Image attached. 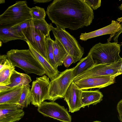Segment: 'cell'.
Segmentation results:
<instances>
[{
  "label": "cell",
  "instance_id": "d590c367",
  "mask_svg": "<svg viewBox=\"0 0 122 122\" xmlns=\"http://www.w3.org/2000/svg\"><path fill=\"white\" fill-rule=\"evenodd\" d=\"M119 8L120 10H122V4L119 7Z\"/></svg>",
  "mask_w": 122,
  "mask_h": 122
},
{
  "label": "cell",
  "instance_id": "5b68a950",
  "mask_svg": "<svg viewBox=\"0 0 122 122\" xmlns=\"http://www.w3.org/2000/svg\"><path fill=\"white\" fill-rule=\"evenodd\" d=\"M49 25L55 38L60 41L68 54L73 57L74 63L80 61L84 53V48L65 29L57 26L54 27L51 23Z\"/></svg>",
  "mask_w": 122,
  "mask_h": 122
},
{
  "label": "cell",
  "instance_id": "83f0119b",
  "mask_svg": "<svg viewBox=\"0 0 122 122\" xmlns=\"http://www.w3.org/2000/svg\"><path fill=\"white\" fill-rule=\"evenodd\" d=\"M12 64L8 59L6 55L0 56V71L10 66Z\"/></svg>",
  "mask_w": 122,
  "mask_h": 122
},
{
  "label": "cell",
  "instance_id": "5bb4252c",
  "mask_svg": "<svg viewBox=\"0 0 122 122\" xmlns=\"http://www.w3.org/2000/svg\"><path fill=\"white\" fill-rule=\"evenodd\" d=\"M121 29L120 23L117 21L112 20L110 24L103 28L88 33H81L79 37L80 39L82 41H86L89 39L98 36L111 34L107 39V42H110L115 34Z\"/></svg>",
  "mask_w": 122,
  "mask_h": 122
},
{
  "label": "cell",
  "instance_id": "603a6c76",
  "mask_svg": "<svg viewBox=\"0 0 122 122\" xmlns=\"http://www.w3.org/2000/svg\"><path fill=\"white\" fill-rule=\"evenodd\" d=\"M15 68L12 64L0 71V86H5L10 84V78Z\"/></svg>",
  "mask_w": 122,
  "mask_h": 122
},
{
  "label": "cell",
  "instance_id": "836d02e7",
  "mask_svg": "<svg viewBox=\"0 0 122 122\" xmlns=\"http://www.w3.org/2000/svg\"><path fill=\"white\" fill-rule=\"evenodd\" d=\"M121 60H122V63L119 71V75L122 74V58Z\"/></svg>",
  "mask_w": 122,
  "mask_h": 122
},
{
  "label": "cell",
  "instance_id": "9a60e30c",
  "mask_svg": "<svg viewBox=\"0 0 122 122\" xmlns=\"http://www.w3.org/2000/svg\"><path fill=\"white\" fill-rule=\"evenodd\" d=\"M30 77L26 74L15 70L10 78V84L5 86H0V93L6 91L20 86H25L31 81Z\"/></svg>",
  "mask_w": 122,
  "mask_h": 122
},
{
  "label": "cell",
  "instance_id": "44dd1931",
  "mask_svg": "<svg viewBox=\"0 0 122 122\" xmlns=\"http://www.w3.org/2000/svg\"><path fill=\"white\" fill-rule=\"evenodd\" d=\"M94 63L91 56L88 54L85 57L81 59L76 66L73 68L74 78L94 66Z\"/></svg>",
  "mask_w": 122,
  "mask_h": 122
},
{
  "label": "cell",
  "instance_id": "f546056e",
  "mask_svg": "<svg viewBox=\"0 0 122 122\" xmlns=\"http://www.w3.org/2000/svg\"><path fill=\"white\" fill-rule=\"evenodd\" d=\"M74 62V60L73 57L68 54L64 59L63 64L66 67L68 68Z\"/></svg>",
  "mask_w": 122,
  "mask_h": 122
},
{
  "label": "cell",
  "instance_id": "d4e9b609",
  "mask_svg": "<svg viewBox=\"0 0 122 122\" xmlns=\"http://www.w3.org/2000/svg\"><path fill=\"white\" fill-rule=\"evenodd\" d=\"M33 27L41 31L46 37L50 36V32L51 30L49 24L47 23L45 20L33 19Z\"/></svg>",
  "mask_w": 122,
  "mask_h": 122
},
{
  "label": "cell",
  "instance_id": "d6986e66",
  "mask_svg": "<svg viewBox=\"0 0 122 122\" xmlns=\"http://www.w3.org/2000/svg\"><path fill=\"white\" fill-rule=\"evenodd\" d=\"M17 40L26 41L24 36L14 28H0V43H5Z\"/></svg>",
  "mask_w": 122,
  "mask_h": 122
},
{
  "label": "cell",
  "instance_id": "ffe728a7",
  "mask_svg": "<svg viewBox=\"0 0 122 122\" xmlns=\"http://www.w3.org/2000/svg\"><path fill=\"white\" fill-rule=\"evenodd\" d=\"M53 47L54 59L57 66H62L64 59L68 54L61 42L56 38L54 41Z\"/></svg>",
  "mask_w": 122,
  "mask_h": 122
},
{
  "label": "cell",
  "instance_id": "4fadbf2b",
  "mask_svg": "<svg viewBox=\"0 0 122 122\" xmlns=\"http://www.w3.org/2000/svg\"><path fill=\"white\" fill-rule=\"evenodd\" d=\"M81 90L73 81L66 92L64 98L68 106L69 112L74 113L81 108Z\"/></svg>",
  "mask_w": 122,
  "mask_h": 122
},
{
  "label": "cell",
  "instance_id": "9c48e42d",
  "mask_svg": "<svg viewBox=\"0 0 122 122\" xmlns=\"http://www.w3.org/2000/svg\"><path fill=\"white\" fill-rule=\"evenodd\" d=\"M37 110L45 116L62 122H71V116L67 109L54 102L44 101L38 107Z\"/></svg>",
  "mask_w": 122,
  "mask_h": 122
},
{
  "label": "cell",
  "instance_id": "cb8c5ba5",
  "mask_svg": "<svg viewBox=\"0 0 122 122\" xmlns=\"http://www.w3.org/2000/svg\"><path fill=\"white\" fill-rule=\"evenodd\" d=\"M54 41L51 39L50 36L46 37V53L48 61L56 70H58L55 61L53 51V43Z\"/></svg>",
  "mask_w": 122,
  "mask_h": 122
},
{
  "label": "cell",
  "instance_id": "f35d334b",
  "mask_svg": "<svg viewBox=\"0 0 122 122\" xmlns=\"http://www.w3.org/2000/svg\"></svg>",
  "mask_w": 122,
  "mask_h": 122
},
{
  "label": "cell",
  "instance_id": "ba28073f",
  "mask_svg": "<svg viewBox=\"0 0 122 122\" xmlns=\"http://www.w3.org/2000/svg\"><path fill=\"white\" fill-rule=\"evenodd\" d=\"M50 81L49 78L44 75L37 77L32 83L30 92L31 103L38 107L48 98V92Z\"/></svg>",
  "mask_w": 122,
  "mask_h": 122
},
{
  "label": "cell",
  "instance_id": "8fae6325",
  "mask_svg": "<svg viewBox=\"0 0 122 122\" xmlns=\"http://www.w3.org/2000/svg\"><path fill=\"white\" fill-rule=\"evenodd\" d=\"M115 76H103L89 77L74 82L81 90L104 88L114 83Z\"/></svg>",
  "mask_w": 122,
  "mask_h": 122
},
{
  "label": "cell",
  "instance_id": "1f68e13d",
  "mask_svg": "<svg viewBox=\"0 0 122 122\" xmlns=\"http://www.w3.org/2000/svg\"><path fill=\"white\" fill-rule=\"evenodd\" d=\"M117 108L119 119L120 122H122V100L120 101L117 103Z\"/></svg>",
  "mask_w": 122,
  "mask_h": 122
},
{
  "label": "cell",
  "instance_id": "7a4b0ae2",
  "mask_svg": "<svg viewBox=\"0 0 122 122\" xmlns=\"http://www.w3.org/2000/svg\"><path fill=\"white\" fill-rule=\"evenodd\" d=\"M8 59L14 66L23 70L26 73H34L39 76L46 72L29 49H11L6 53Z\"/></svg>",
  "mask_w": 122,
  "mask_h": 122
},
{
  "label": "cell",
  "instance_id": "e575fe53",
  "mask_svg": "<svg viewBox=\"0 0 122 122\" xmlns=\"http://www.w3.org/2000/svg\"><path fill=\"white\" fill-rule=\"evenodd\" d=\"M5 2V1L4 0H0V4H3Z\"/></svg>",
  "mask_w": 122,
  "mask_h": 122
},
{
  "label": "cell",
  "instance_id": "3957f363",
  "mask_svg": "<svg viewBox=\"0 0 122 122\" xmlns=\"http://www.w3.org/2000/svg\"><path fill=\"white\" fill-rule=\"evenodd\" d=\"M26 1H16L0 15V28L11 27L32 19Z\"/></svg>",
  "mask_w": 122,
  "mask_h": 122
},
{
  "label": "cell",
  "instance_id": "52a82bcc",
  "mask_svg": "<svg viewBox=\"0 0 122 122\" xmlns=\"http://www.w3.org/2000/svg\"><path fill=\"white\" fill-rule=\"evenodd\" d=\"M122 60L112 63L101 64L94 66L74 78L73 82L89 77L103 76H115L119 75V71Z\"/></svg>",
  "mask_w": 122,
  "mask_h": 122
},
{
  "label": "cell",
  "instance_id": "30bf717a",
  "mask_svg": "<svg viewBox=\"0 0 122 122\" xmlns=\"http://www.w3.org/2000/svg\"><path fill=\"white\" fill-rule=\"evenodd\" d=\"M26 40L28 41L48 61L44 34L40 30L33 27L21 31Z\"/></svg>",
  "mask_w": 122,
  "mask_h": 122
},
{
  "label": "cell",
  "instance_id": "74e56055",
  "mask_svg": "<svg viewBox=\"0 0 122 122\" xmlns=\"http://www.w3.org/2000/svg\"><path fill=\"white\" fill-rule=\"evenodd\" d=\"M121 45H122V42L121 43Z\"/></svg>",
  "mask_w": 122,
  "mask_h": 122
},
{
  "label": "cell",
  "instance_id": "7402d4cb",
  "mask_svg": "<svg viewBox=\"0 0 122 122\" xmlns=\"http://www.w3.org/2000/svg\"><path fill=\"white\" fill-rule=\"evenodd\" d=\"M30 86L29 84L24 86L19 102L17 105L20 108L23 109L27 107L31 102V95Z\"/></svg>",
  "mask_w": 122,
  "mask_h": 122
},
{
  "label": "cell",
  "instance_id": "8d00e7d4",
  "mask_svg": "<svg viewBox=\"0 0 122 122\" xmlns=\"http://www.w3.org/2000/svg\"><path fill=\"white\" fill-rule=\"evenodd\" d=\"M101 122L100 121H94L93 122Z\"/></svg>",
  "mask_w": 122,
  "mask_h": 122
},
{
  "label": "cell",
  "instance_id": "d6a6232c",
  "mask_svg": "<svg viewBox=\"0 0 122 122\" xmlns=\"http://www.w3.org/2000/svg\"><path fill=\"white\" fill-rule=\"evenodd\" d=\"M52 0H33V1L34 3H44L49 2Z\"/></svg>",
  "mask_w": 122,
  "mask_h": 122
},
{
  "label": "cell",
  "instance_id": "ac0fdd59",
  "mask_svg": "<svg viewBox=\"0 0 122 122\" xmlns=\"http://www.w3.org/2000/svg\"><path fill=\"white\" fill-rule=\"evenodd\" d=\"M24 86H20L7 91L0 93V105H18Z\"/></svg>",
  "mask_w": 122,
  "mask_h": 122
},
{
  "label": "cell",
  "instance_id": "f1b7e54d",
  "mask_svg": "<svg viewBox=\"0 0 122 122\" xmlns=\"http://www.w3.org/2000/svg\"><path fill=\"white\" fill-rule=\"evenodd\" d=\"M93 10H97L101 5V0H84Z\"/></svg>",
  "mask_w": 122,
  "mask_h": 122
},
{
  "label": "cell",
  "instance_id": "277c9868",
  "mask_svg": "<svg viewBox=\"0 0 122 122\" xmlns=\"http://www.w3.org/2000/svg\"><path fill=\"white\" fill-rule=\"evenodd\" d=\"M120 47L121 45L116 42H99L91 48L88 54L91 56L94 66L114 63L121 60L119 55Z\"/></svg>",
  "mask_w": 122,
  "mask_h": 122
},
{
  "label": "cell",
  "instance_id": "2e32d148",
  "mask_svg": "<svg viewBox=\"0 0 122 122\" xmlns=\"http://www.w3.org/2000/svg\"><path fill=\"white\" fill-rule=\"evenodd\" d=\"M25 42L29 49L44 70L45 74L51 80L55 77L59 73L58 70H56L28 41H26Z\"/></svg>",
  "mask_w": 122,
  "mask_h": 122
},
{
  "label": "cell",
  "instance_id": "4316f807",
  "mask_svg": "<svg viewBox=\"0 0 122 122\" xmlns=\"http://www.w3.org/2000/svg\"><path fill=\"white\" fill-rule=\"evenodd\" d=\"M33 26V21L32 19L27 20L12 27L15 28L19 32L23 35L21 32V31L22 30L27 28Z\"/></svg>",
  "mask_w": 122,
  "mask_h": 122
},
{
  "label": "cell",
  "instance_id": "4dcf8cb0",
  "mask_svg": "<svg viewBox=\"0 0 122 122\" xmlns=\"http://www.w3.org/2000/svg\"><path fill=\"white\" fill-rule=\"evenodd\" d=\"M117 21L120 24L121 27V29L118 32L116 33L113 37V40L114 42L118 43V39L120 35L122 32V17L118 18Z\"/></svg>",
  "mask_w": 122,
  "mask_h": 122
},
{
  "label": "cell",
  "instance_id": "484cf974",
  "mask_svg": "<svg viewBox=\"0 0 122 122\" xmlns=\"http://www.w3.org/2000/svg\"><path fill=\"white\" fill-rule=\"evenodd\" d=\"M31 14L33 19L45 20L46 15L44 8L38 6L30 8Z\"/></svg>",
  "mask_w": 122,
  "mask_h": 122
},
{
  "label": "cell",
  "instance_id": "7c38bea8",
  "mask_svg": "<svg viewBox=\"0 0 122 122\" xmlns=\"http://www.w3.org/2000/svg\"><path fill=\"white\" fill-rule=\"evenodd\" d=\"M24 115L23 109L20 108L17 105H0V122H17L20 120Z\"/></svg>",
  "mask_w": 122,
  "mask_h": 122
},
{
  "label": "cell",
  "instance_id": "6da1fadb",
  "mask_svg": "<svg viewBox=\"0 0 122 122\" xmlns=\"http://www.w3.org/2000/svg\"><path fill=\"white\" fill-rule=\"evenodd\" d=\"M46 13L56 26L71 30L90 25L94 18L93 10L84 0H54Z\"/></svg>",
  "mask_w": 122,
  "mask_h": 122
},
{
  "label": "cell",
  "instance_id": "e0dca14e",
  "mask_svg": "<svg viewBox=\"0 0 122 122\" xmlns=\"http://www.w3.org/2000/svg\"><path fill=\"white\" fill-rule=\"evenodd\" d=\"M103 95L98 90H81V107L95 105L100 103L102 100Z\"/></svg>",
  "mask_w": 122,
  "mask_h": 122
},
{
  "label": "cell",
  "instance_id": "8992f818",
  "mask_svg": "<svg viewBox=\"0 0 122 122\" xmlns=\"http://www.w3.org/2000/svg\"><path fill=\"white\" fill-rule=\"evenodd\" d=\"M73 68L67 69L51 80L49 85L48 100L54 102L64 98L69 87L73 81Z\"/></svg>",
  "mask_w": 122,
  "mask_h": 122
}]
</instances>
